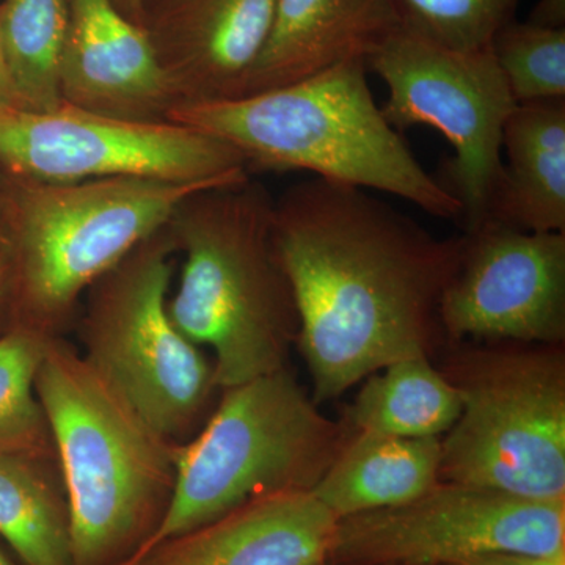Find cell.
<instances>
[{
    "label": "cell",
    "instance_id": "cell-11",
    "mask_svg": "<svg viewBox=\"0 0 565 565\" xmlns=\"http://www.w3.org/2000/svg\"><path fill=\"white\" fill-rule=\"evenodd\" d=\"M497 552L565 555V500L440 479L408 503L338 520L329 561L452 565Z\"/></svg>",
    "mask_w": 565,
    "mask_h": 565
},
{
    "label": "cell",
    "instance_id": "cell-28",
    "mask_svg": "<svg viewBox=\"0 0 565 565\" xmlns=\"http://www.w3.org/2000/svg\"><path fill=\"white\" fill-rule=\"evenodd\" d=\"M9 109H21L11 81L9 66H7L6 54H3L2 41H0V111Z\"/></svg>",
    "mask_w": 565,
    "mask_h": 565
},
{
    "label": "cell",
    "instance_id": "cell-4",
    "mask_svg": "<svg viewBox=\"0 0 565 565\" xmlns=\"http://www.w3.org/2000/svg\"><path fill=\"white\" fill-rule=\"evenodd\" d=\"M65 476L73 565H134L162 525L177 487L167 440L85 362L52 337L35 379Z\"/></svg>",
    "mask_w": 565,
    "mask_h": 565
},
{
    "label": "cell",
    "instance_id": "cell-21",
    "mask_svg": "<svg viewBox=\"0 0 565 565\" xmlns=\"http://www.w3.org/2000/svg\"><path fill=\"white\" fill-rule=\"evenodd\" d=\"M68 0H6L0 41L22 110L61 107V58Z\"/></svg>",
    "mask_w": 565,
    "mask_h": 565
},
{
    "label": "cell",
    "instance_id": "cell-18",
    "mask_svg": "<svg viewBox=\"0 0 565 565\" xmlns=\"http://www.w3.org/2000/svg\"><path fill=\"white\" fill-rule=\"evenodd\" d=\"M440 465L441 438L349 430L311 493L341 520L415 500L440 481Z\"/></svg>",
    "mask_w": 565,
    "mask_h": 565
},
{
    "label": "cell",
    "instance_id": "cell-9",
    "mask_svg": "<svg viewBox=\"0 0 565 565\" xmlns=\"http://www.w3.org/2000/svg\"><path fill=\"white\" fill-rule=\"evenodd\" d=\"M388 87L394 129L429 126L455 148L441 184L462 204L465 230L487 221L503 169V129L516 103L492 51H457L401 29L367 61Z\"/></svg>",
    "mask_w": 565,
    "mask_h": 565
},
{
    "label": "cell",
    "instance_id": "cell-16",
    "mask_svg": "<svg viewBox=\"0 0 565 565\" xmlns=\"http://www.w3.org/2000/svg\"><path fill=\"white\" fill-rule=\"evenodd\" d=\"M403 29L396 0H277L243 96L285 87L341 63L370 61Z\"/></svg>",
    "mask_w": 565,
    "mask_h": 565
},
{
    "label": "cell",
    "instance_id": "cell-10",
    "mask_svg": "<svg viewBox=\"0 0 565 565\" xmlns=\"http://www.w3.org/2000/svg\"><path fill=\"white\" fill-rule=\"evenodd\" d=\"M0 169L43 182H202L248 172L230 145L188 126L122 120L65 103L46 111H0Z\"/></svg>",
    "mask_w": 565,
    "mask_h": 565
},
{
    "label": "cell",
    "instance_id": "cell-25",
    "mask_svg": "<svg viewBox=\"0 0 565 565\" xmlns=\"http://www.w3.org/2000/svg\"><path fill=\"white\" fill-rule=\"evenodd\" d=\"M13 327V264L9 239L0 218V334Z\"/></svg>",
    "mask_w": 565,
    "mask_h": 565
},
{
    "label": "cell",
    "instance_id": "cell-8",
    "mask_svg": "<svg viewBox=\"0 0 565 565\" xmlns=\"http://www.w3.org/2000/svg\"><path fill=\"white\" fill-rule=\"evenodd\" d=\"M167 226L137 245L82 299L79 352L152 429L177 445L202 430L221 397L215 364L170 319L177 256Z\"/></svg>",
    "mask_w": 565,
    "mask_h": 565
},
{
    "label": "cell",
    "instance_id": "cell-14",
    "mask_svg": "<svg viewBox=\"0 0 565 565\" xmlns=\"http://www.w3.org/2000/svg\"><path fill=\"white\" fill-rule=\"evenodd\" d=\"M62 102L122 120L169 121L174 98L147 32L111 0H68Z\"/></svg>",
    "mask_w": 565,
    "mask_h": 565
},
{
    "label": "cell",
    "instance_id": "cell-29",
    "mask_svg": "<svg viewBox=\"0 0 565 565\" xmlns=\"http://www.w3.org/2000/svg\"><path fill=\"white\" fill-rule=\"evenodd\" d=\"M147 2L148 0H111V3L117 7V10L120 11L121 14H125L129 21L140 25V28Z\"/></svg>",
    "mask_w": 565,
    "mask_h": 565
},
{
    "label": "cell",
    "instance_id": "cell-2",
    "mask_svg": "<svg viewBox=\"0 0 565 565\" xmlns=\"http://www.w3.org/2000/svg\"><path fill=\"white\" fill-rule=\"evenodd\" d=\"M367 71L364 61L345 62L243 98L174 104L167 120L230 145L248 172H308L388 193L435 217L462 218L459 200L386 120Z\"/></svg>",
    "mask_w": 565,
    "mask_h": 565
},
{
    "label": "cell",
    "instance_id": "cell-3",
    "mask_svg": "<svg viewBox=\"0 0 565 565\" xmlns=\"http://www.w3.org/2000/svg\"><path fill=\"white\" fill-rule=\"evenodd\" d=\"M275 199L250 173L189 195L167 222L181 280L167 310L212 352L221 388L289 367L299 315L274 243Z\"/></svg>",
    "mask_w": 565,
    "mask_h": 565
},
{
    "label": "cell",
    "instance_id": "cell-1",
    "mask_svg": "<svg viewBox=\"0 0 565 565\" xmlns=\"http://www.w3.org/2000/svg\"><path fill=\"white\" fill-rule=\"evenodd\" d=\"M274 243L316 404L396 360H435L444 349L441 297L462 237L440 239L370 191L310 178L275 199Z\"/></svg>",
    "mask_w": 565,
    "mask_h": 565
},
{
    "label": "cell",
    "instance_id": "cell-17",
    "mask_svg": "<svg viewBox=\"0 0 565 565\" xmlns=\"http://www.w3.org/2000/svg\"><path fill=\"white\" fill-rule=\"evenodd\" d=\"M501 177L487 221L565 233V98L516 104L505 120Z\"/></svg>",
    "mask_w": 565,
    "mask_h": 565
},
{
    "label": "cell",
    "instance_id": "cell-24",
    "mask_svg": "<svg viewBox=\"0 0 565 565\" xmlns=\"http://www.w3.org/2000/svg\"><path fill=\"white\" fill-rule=\"evenodd\" d=\"M520 0H396L403 31L457 51L490 50Z\"/></svg>",
    "mask_w": 565,
    "mask_h": 565
},
{
    "label": "cell",
    "instance_id": "cell-31",
    "mask_svg": "<svg viewBox=\"0 0 565 565\" xmlns=\"http://www.w3.org/2000/svg\"><path fill=\"white\" fill-rule=\"evenodd\" d=\"M0 565H20L14 563L13 559H10L9 556L6 555V553L0 550Z\"/></svg>",
    "mask_w": 565,
    "mask_h": 565
},
{
    "label": "cell",
    "instance_id": "cell-26",
    "mask_svg": "<svg viewBox=\"0 0 565 565\" xmlns=\"http://www.w3.org/2000/svg\"><path fill=\"white\" fill-rule=\"evenodd\" d=\"M452 565H565V555L534 556L523 553H486Z\"/></svg>",
    "mask_w": 565,
    "mask_h": 565
},
{
    "label": "cell",
    "instance_id": "cell-7",
    "mask_svg": "<svg viewBox=\"0 0 565 565\" xmlns=\"http://www.w3.org/2000/svg\"><path fill=\"white\" fill-rule=\"evenodd\" d=\"M348 434L289 367L223 388L202 430L178 445L172 504L140 559L256 498L311 492Z\"/></svg>",
    "mask_w": 565,
    "mask_h": 565
},
{
    "label": "cell",
    "instance_id": "cell-30",
    "mask_svg": "<svg viewBox=\"0 0 565 565\" xmlns=\"http://www.w3.org/2000/svg\"><path fill=\"white\" fill-rule=\"evenodd\" d=\"M319 565H397V564H363V563H337V561L327 559L326 563Z\"/></svg>",
    "mask_w": 565,
    "mask_h": 565
},
{
    "label": "cell",
    "instance_id": "cell-23",
    "mask_svg": "<svg viewBox=\"0 0 565 565\" xmlns=\"http://www.w3.org/2000/svg\"><path fill=\"white\" fill-rule=\"evenodd\" d=\"M490 51L516 104L565 98V29L514 20L497 33Z\"/></svg>",
    "mask_w": 565,
    "mask_h": 565
},
{
    "label": "cell",
    "instance_id": "cell-15",
    "mask_svg": "<svg viewBox=\"0 0 565 565\" xmlns=\"http://www.w3.org/2000/svg\"><path fill=\"white\" fill-rule=\"evenodd\" d=\"M337 523L311 492L270 494L156 545L134 565H319Z\"/></svg>",
    "mask_w": 565,
    "mask_h": 565
},
{
    "label": "cell",
    "instance_id": "cell-6",
    "mask_svg": "<svg viewBox=\"0 0 565 565\" xmlns=\"http://www.w3.org/2000/svg\"><path fill=\"white\" fill-rule=\"evenodd\" d=\"M460 415L441 437L440 479L565 500V348L460 341L438 352Z\"/></svg>",
    "mask_w": 565,
    "mask_h": 565
},
{
    "label": "cell",
    "instance_id": "cell-5",
    "mask_svg": "<svg viewBox=\"0 0 565 565\" xmlns=\"http://www.w3.org/2000/svg\"><path fill=\"white\" fill-rule=\"evenodd\" d=\"M0 218L13 264V327L73 332L88 288L158 233L192 193L243 178L43 182L3 173Z\"/></svg>",
    "mask_w": 565,
    "mask_h": 565
},
{
    "label": "cell",
    "instance_id": "cell-13",
    "mask_svg": "<svg viewBox=\"0 0 565 565\" xmlns=\"http://www.w3.org/2000/svg\"><path fill=\"white\" fill-rule=\"evenodd\" d=\"M277 0H148L147 32L174 104L239 98Z\"/></svg>",
    "mask_w": 565,
    "mask_h": 565
},
{
    "label": "cell",
    "instance_id": "cell-12",
    "mask_svg": "<svg viewBox=\"0 0 565 565\" xmlns=\"http://www.w3.org/2000/svg\"><path fill=\"white\" fill-rule=\"evenodd\" d=\"M460 237L440 303L445 344H565V233L486 221Z\"/></svg>",
    "mask_w": 565,
    "mask_h": 565
},
{
    "label": "cell",
    "instance_id": "cell-27",
    "mask_svg": "<svg viewBox=\"0 0 565 565\" xmlns=\"http://www.w3.org/2000/svg\"><path fill=\"white\" fill-rule=\"evenodd\" d=\"M527 22L542 28L565 29V0H539Z\"/></svg>",
    "mask_w": 565,
    "mask_h": 565
},
{
    "label": "cell",
    "instance_id": "cell-20",
    "mask_svg": "<svg viewBox=\"0 0 565 565\" xmlns=\"http://www.w3.org/2000/svg\"><path fill=\"white\" fill-rule=\"evenodd\" d=\"M0 535L24 565H73L70 497L57 456H0Z\"/></svg>",
    "mask_w": 565,
    "mask_h": 565
},
{
    "label": "cell",
    "instance_id": "cell-22",
    "mask_svg": "<svg viewBox=\"0 0 565 565\" xmlns=\"http://www.w3.org/2000/svg\"><path fill=\"white\" fill-rule=\"evenodd\" d=\"M52 337L11 327L0 334V456H57L35 379Z\"/></svg>",
    "mask_w": 565,
    "mask_h": 565
},
{
    "label": "cell",
    "instance_id": "cell-19",
    "mask_svg": "<svg viewBox=\"0 0 565 565\" xmlns=\"http://www.w3.org/2000/svg\"><path fill=\"white\" fill-rule=\"evenodd\" d=\"M459 396L433 356H404L367 375L344 411L352 433L441 438L460 415Z\"/></svg>",
    "mask_w": 565,
    "mask_h": 565
}]
</instances>
